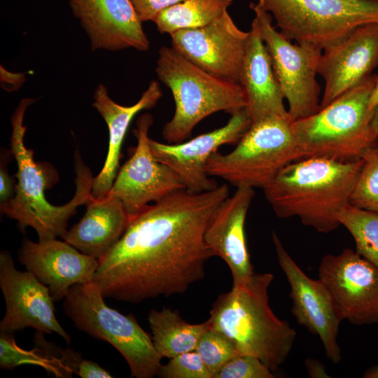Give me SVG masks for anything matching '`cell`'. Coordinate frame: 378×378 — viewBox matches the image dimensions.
Wrapping results in <instances>:
<instances>
[{
	"label": "cell",
	"instance_id": "cell-5",
	"mask_svg": "<svg viewBox=\"0 0 378 378\" xmlns=\"http://www.w3.org/2000/svg\"><path fill=\"white\" fill-rule=\"evenodd\" d=\"M376 79L370 75L316 113L291 121L300 159L356 160L378 144L369 106Z\"/></svg>",
	"mask_w": 378,
	"mask_h": 378
},
{
	"label": "cell",
	"instance_id": "cell-16",
	"mask_svg": "<svg viewBox=\"0 0 378 378\" xmlns=\"http://www.w3.org/2000/svg\"><path fill=\"white\" fill-rule=\"evenodd\" d=\"M251 125L245 108L232 113L224 126L186 142L163 144L150 138L149 146L155 158L171 167L186 189L192 192H206L218 186L206 171L208 160L220 146L237 144Z\"/></svg>",
	"mask_w": 378,
	"mask_h": 378
},
{
	"label": "cell",
	"instance_id": "cell-29",
	"mask_svg": "<svg viewBox=\"0 0 378 378\" xmlns=\"http://www.w3.org/2000/svg\"><path fill=\"white\" fill-rule=\"evenodd\" d=\"M44 351L35 349L27 351L19 347L13 334L1 332L0 336V366L11 369L23 364L41 366L56 374L55 364H62V360L51 358L43 355Z\"/></svg>",
	"mask_w": 378,
	"mask_h": 378
},
{
	"label": "cell",
	"instance_id": "cell-4",
	"mask_svg": "<svg viewBox=\"0 0 378 378\" xmlns=\"http://www.w3.org/2000/svg\"><path fill=\"white\" fill-rule=\"evenodd\" d=\"M273 279L271 273H254L244 284L232 286L217 298L207 320L239 354L258 358L272 372L287 359L297 335L270 306L268 290Z\"/></svg>",
	"mask_w": 378,
	"mask_h": 378
},
{
	"label": "cell",
	"instance_id": "cell-26",
	"mask_svg": "<svg viewBox=\"0 0 378 378\" xmlns=\"http://www.w3.org/2000/svg\"><path fill=\"white\" fill-rule=\"evenodd\" d=\"M337 220L354 238L356 252L378 267V212L349 203L338 213Z\"/></svg>",
	"mask_w": 378,
	"mask_h": 378
},
{
	"label": "cell",
	"instance_id": "cell-33",
	"mask_svg": "<svg viewBox=\"0 0 378 378\" xmlns=\"http://www.w3.org/2000/svg\"><path fill=\"white\" fill-rule=\"evenodd\" d=\"M12 153L4 149L1 150L0 162V207L6 205L15 195L14 179L8 174L7 162Z\"/></svg>",
	"mask_w": 378,
	"mask_h": 378
},
{
	"label": "cell",
	"instance_id": "cell-14",
	"mask_svg": "<svg viewBox=\"0 0 378 378\" xmlns=\"http://www.w3.org/2000/svg\"><path fill=\"white\" fill-rule=\"evenodd\" d=\"M318 278L332 293L344 319L356 325L378 323V267L345 248L323 257Z\"/></svg>",
	"mask_w": 378,
	"mask_h": 378
},
{
	"label": "cell",
	"instance_id": "cell-37",
	"mask_svg": "<svg viewBox=\"0 0 378 378\" xmlns=\"http://www.w3.org/2000/svg\"><path fill=\"white\" fill-rule=\"evenodd\" d=\"M369 106L371 110L378 106V75H377L376 82L370 97Z\"/></svg>",
	"mask_w": 378,
	"mask_h": 378
},
{
	"label": "cell",
	"instance_id": "cell-31",
	"mask_svg": "<svg viewBox=\"0 0 378 378\" xmlns=\"http://www.w3.org/2000/svg\"><path fill=\"white\" fill-rule=\"evenodd\" d=\"M158 376L162 378H212L197 352L178 354L161 365Z\"/></svg>",
	"mask_w": 378,
	"mask_h": 378
},
{
	"label": "cell",
	"instance_id": "cell-32",
	"mask_svg": "<svg viewBox=\"0 0 378 378\" xmlns=\"http://www.w3.org/2000/svg\"><path fill=\"white\" fill-rule=\"evenodd\" d=\"M182 0H131L142 22L153 21L163 10Z\"/></svg>",
	"mask_w": 378,
	"mask_h": 378
},
{
	"label": "cell",
	"instance_id": "cell-28",
	"mask_svg": "<svg viewBox=\"0 0 378 378\" xmlns=\"http://www.w3.org/2000/svg\"><path fill=\"white\" fill-rule=\"evenodd\" d=\"M195 351L211 374L212 378L227 361L239 354L230 339L209 325L202 334Z\"/></svg>",
	"mask_w": 378,
	"mask_h": 378
},
{
	"label": "cell",
	"instance_id": "cell-2",
	"mask_svg": "<svg viewBox=\"0 0 378 378\" xmlns=\"http://www.w3.org/2000/svg\"><path fill=\"white\" fill-rule=\"evenodd\" d=\"M363 164L361 159L340 161L307 158L284 167L263 189L280 218H298L321 233L337 229V214L350 203Z\"/></svg>",
	"mask_w": 378,
	"mask_h": 378
},
{
	"label": "cell",
	"instance_id": "cell-23",
	"mask_svg": "<svg viewBox=\"0 0 378 378\" xmlns=\"http://www.w3.org/2000/svg\"><path fill=\"white\" fill-rule=\"evenodd\" d=\"M83 217L62 237L81 253L98 260L118 241L130 217L122 202L108 193L95 199L90 196Z\"/></svg>",
	"mask_w": 378,
	"mask_h": 378
},
{
	"label": "cell",
	"instance_id": "cell-6",
	"mask_svg": "<svg viewBox=\"0 0 378 378\" xmlns=\"http://www.w3.org/2000/svg\"><path fill=\"white\" fill-rule=\"evenodd\" d=\"M155 72L159 80L171 90L175 102L174 114L162 132L168 144L190 138L195 127L216 112L232 115L246 108V96L241 84L203 70L173 47L160 48Z\"/></svg>",
	"mask_w": 378,
	"mask_h": 378
},
{
	"label": "cell",
	"instance_id": "cell-1",
	"mask_svg": "<svg viewBox=\"0 0 378 378\" xmlns=\"http://www.w3.org/2000/svg\"><path fill=\"white\" fill-rule=\"evenodd\" d=\"M229 196L227 184L202 192L177 190L129 220L101 259L92 281L104 298L139 303L186 292L216 256L204 241L213 215Z\"/></svg>",
	"mask_w": 378,
	"mask_h": 378
},
{
	"label": "cell",
	"instance_id": "cell-25",
	"mask_svg": "<svg viewBox=\"0 0 378 378\" xmlns=\"http://www.w3.org/2000/svg\"><path fill=\"white\" fill-rule=\"evenodd\" d=\"M233 0H182L161 11L152 22L161 34L204 26L227 10Z\"/></svg>",
	"mask_w": 378,
	"mask_h": 378
},
{
	"label": "cell",
	"instance_id": "cell-35",
	"mask_svg": "<svg viewBox=\"0 0 378 378\" xmlns=\"http://www.w3.org/2000/svg\"><path fill=\"white\" fill-rule=\"evenodd\" d=\"M25 81V76L22 73H12L8 71L1 66V83L2 88L6 91L18 90Z\"/></svg>",
	"mask_w": 378,
	"mask_h": 378
},
{
	"label": "cell",
	"instance_id": "cell-12",
	"mask_svg": "<svg viewBox=\"0 0 378 378\" xmlns=\"http://www.w3.org/2000/svg\"><path fill=\"white\" fill-rule=\"evenodd\" d=\"M153 123V118L148 113L138 118L134 130L137 145L119 169L108 192L122 202L130 218L141 213L149 202L185 188L177 174L153 155L148 136Z\"/></svg>",
	"mask_w": 378,
	"mask_h": 378
},
{
	"label": "cell",
	"instance_id": "cell-21",
	"mask_svg": "<svg viewBox=\"0 0 378 378\" xmlns=\"http://www.w3.org/2000/svg\"><path fill=\"white\" fill-rule=\"evenodd\" d=\"M241 85L251 123L270 117L290 118L270 54L254 19L246 40Z\"/></svg>",
	"mask_w": 378,
	"mask_h": 378
},
{
	"label": "cell",
	"instance_id": "cell-7",
	"mask_svg": "<svg viewBox=\"0 0 378 378\" xmlns=\"http://www.w3.org/2000/svg\"><path fill=\"white\" fill-rule=\"evenodd\" d=\"M63 309L78 330L111 344L127 361L131 377L158 376L162 357L152 337L132 314L124 315L108 307L93 281L71 286L64 298Z\"/></svg>",
	"mask_w": 378,
	"mask_h": 378
},
{
	"label": "cell",
	"instance_id": "cell-19",
	"mask_svg": "<svg viewBox=\"0 0 378 378\" xmlns=\"http://www.w3.org/2000/svg\"><path fill=\"white\" fill-rule=\"evenodd\" d=\"M19 262L50 290L54 302L65 298L76 284L92 281L99 260L57 239L34 242L23 239Z\"/></svg>",
	"mask_w": 378,
	"mask_h": 378
},
{
	"label": "cell",
	"instance_id": "cell-17",
	"mask_svg": "<svg viewBox=\"0 0 378 378\" xmlns=\"http://www.w3.org/2000/svg\"><path fill=\"white\" fill-rule=\"evenodd\" d=\"M378 65V22L360 24L325 47L318 74L325 82L320 108L371 75Z\"/></svg>",
	"mask_w": 378,
	"mask_h": 378
},
{
	"label": "cell",
	"instance_id": "cell-13",
	"mask_svg": "<svg viewBox=\"0 0 378 378\" xmlns=\"http://www.w3.org/2000/svg\"><path fill=\"white\" fill-rule=\"evenodd\" d=\"M172 47L203 70L241 84L248 31L241 30L227 10L210 23L171 34Z\"/></svg>",
	"mask_w": 378,
	"mask_h": 378
},
{
	"label": "cell",
	"instance_id": "cell-8",
	"mask_svg": "<svg viewBox=\"0 0 378 378\" xmlns=\"http://www.w3.org/2000/svg\"><path fill=\"white\" fill-rule=\"evenodd\" d=\"M291 121L270 117L251 123L231 152L211 155L207 174L236 188L263 190L284 167L300 159Z\"/></svg>",
	"mask_w": 378,
	"mask_h": 378
},
{
	"label": "cell",
	"instance_id": "cell-39",
	"mask_svg": "<svg viewBox=\"0 0 378 378\" xmlns=\"http://www.w3.org/2000/svg\"><path fill=\"white\" fill-rule=\"evenodd\" d=\"M365 378H378V365L368 369L363 374Z\"/></svg>",
	"mask_w": 378,
	"mask_h": 378
},
{
	"label": "cell",
	"instance_id": "cell-3",
	"mask_svg": "<svg viewBox=\"0 0 378 378\" xmlns=\"http://www.w3.org/2000/svg\"><path fill=\"white\" fill-rule=\"evenodd\" d=\"M36 102L33 98L22 99L11 118L12 134L10 151L16 160L18 171L15 177L14 197L1 211L8 218L18 222L20 230L32 227L38 241L61 238L67 232L68 222L76 213L77 208L86 204L91 196L94 178L88 167L83 162L78 150L75 153L76 192L73 198L62 206L50 204L44 190L54 183V168L48 164L36 162L34 150L27 148L24 135L27 126L23 125L27 108Z\"/></svg>",
	"mask_w": 378,
	"mask_h": 378
},
{
	"label": "cell",
	"instance_id": "cell-20",
	"mask_svg": "<svg viewBox=\"0 0 378 378\" xmlns=\"http://www.w3.org/2000/svg\"><path fill=\"white\" fill-rule=\"evenodd\" d=\"M253 197V188H237L217 209L204 232L206 245L229 267L232 286L244 284L254 274L244 228Z\"/></svg>",
	"mask_w": 378,
	"mask_h": 378
},
{
	"label": "cell",
	"instance_id": "cell-27",
	"mask_svg": "<svg viewBox=\"0 0 378 378\" xmlns=\"http://www.w3.org/2000/svg\"><path fill=\"white\" fill-rule=\"evenodd\" d=\"M363 164L357 178L350 204L378 212V144L361 158Z\"/></svg>",
	"mask_w": 378,
	"mask_h": 378
},
{
	"label": "cell",
	"instance_id": "cell-34",
	"mask_svg": "<svg viewBox=\"0 0 378 378\" xmlns=\"http://www.w3.org/2000/svg\"><path fill=\"white\" fill-rule=\"evenodd\" d=\"M81 378H111L113 376L99 364L88 360H81L78 364L76 372Z\"/></svg>",
	"mask_w": 378,
	"mask_h": 378
},
{
	"label": "cell",
	"instance_id": "cell-10",
	"mask_svg": "<svg viewBox=\"0 0 378 378\" xmlns=\"http://www.w3.org/2000/svg\"><path fill=\"white\" fill-rule=\"evenodd\" d=\"M261 37L292 121L309 116L320 109V87L316 80L322 49L309 43H292L272 25V15L257 3H251Z\"/></svg>",
	"mask_w": 378,
	"mask_h": 378
},
{
	"label": "cell",
	"instance_id": "cell-36",
	"mask_svg": "<svg viewBox=\"0 0 378 378\" xmlns=\"http://www.w3.org/2000/svg\"><path fill=\"white\" fill-rule=\"evenodd\" d=\"M305 366L308 374L314 378H326L330 377L326 372V368L321 362L313 359L307 358L305 360Z\"/></svg>",
	"mask_w": 378,
	"mask_h": 378
},
{
	"label": "cell",
	"instance_id": "cell-11",
	"mask_svg": "<svg viewBox=\"0 0 378 378\" xmlns=\"http://www.w3.org/2000/svg\"><path fill=\"white\" fill-rule=\"evenodd\" d=\"M272 241L278 263L289 284L293 315L300 326L320 338L328 358L338 363L342 354L337 337L344 318L332 293L321 279H313L304 273L275 232Z\"/></svg>",
	"mask_w": 378,
	"mask_h": 378
},
{
	"label": "cell",
	"instance_id": "cell-24",
	"mask_svg": "<svg viewBox=\"0 0 378 378\" xmlns=\"http://www.w3.org/2000/svg\"><path fill=\"white\" fill-rule=\"evenodd\" d=\"M148 321L156 351L162 358L169 359L195 350L202 334L209 326L207 321L199 324L189 323L177 310L165 307L160 311L151 309Z\"/></svg>",
	"mask_w": 378,
	"mask_h": 378
},
{
	"label": "cell",
	"instance_id": "cell-38",
	"mask_svg": "<svg viewBox=\"0 0 378 378\" xmlns=\"http://www.w3.org/2000/svg\"><path fill=\"white\" fill-rule=\"evenodd\" d=\"M371 128L374 134L378 136V106L373 109Z\"/></svg>",
	"mask_w": 378,
	"mask_h": 378
},
{
	"label": "cell",
	"instance_id": "cell-9",
	"mask_svg": "<svg viewBox=\"0 0 378 378\" xmlns=\"http://www.w3.org/2000/svg\"><path fill=\"white\" fill-rule=\"evenodd\" d=\"M290 41L322 50L356 27L378 22V0H258Z\"/></svg>",
	"mask_w": 378,
	"mask_h": 378
},
{
	"label": "cell",
	"instance_id": "cell-30",
	"mask_svg": "<svg viewBox=\"0 0 378 378\" xmlns=\"http://www.w3.org/2000/svg\"><path fill=\"white\" fill-rule=\"evenodd\" d=\"M272 371L258 358L238 354L227 361L213 378H273Z\"/></svg>",
	"mask_w": 378,
	"mask_h": 378
},
{
	"label": "cell",
	"instance_id": "cell-18",
	"mask_svg": "<svg viewBox=\"0 0 378 378\" xmlns=\"http://www.w3.org/2000/svg\"><path fill=\"white\" fill-rule=\"evenodd\" d=\"M69 4L92 51L149 49L143 22L131 0H69Z\"/></svg>",
	"mask_w": 378,
	"mask_h": 378
},
{
	"label": "cell",
	"instance_id": "cell-15",
	"mask_svg": "<svg viewBox=\"0 0 378 378\" xmlns=\"http://www.w3.org/2000/svg\"><path fill=\"white\" fill-rule=\"evenodd\" d=\"M0 288L6 307L0 322L1 332L13 334L33 328L48 334L55 332L71 343V336L55 316V302L48 286L31 272L18 270L6 251L0 253Z\"/></svg>",
	"mask_w": 378,
	"mask_h": 378
},
{
	"label": "cell",
	"instance_id": "cell-22",
	"mask_svg": "<svg viewBox=\"0 0 378 378\" xmlns=\"http://www.w3.org/2000/svg\"><path fill=\"white\" fill-rule=\"evenodd\" d=\"M162 92L156 80H151L139 100L132 106H122L109 96L107 88L99 84L95 88L92 106L105 121L108 130V148L104 166L94 178L91 195L99 199L110 191L119 171L121 148L127 129L133 118L141 111L154 107Z\"/></svg>",
	"mask_w": 378,
	"mask_h": 378
}]
</instances>
